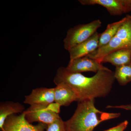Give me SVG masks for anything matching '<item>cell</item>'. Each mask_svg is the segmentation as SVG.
I'll return each instance as SVG.
<instances>
[{"label":"cell","instance_id":"obj_5","mask_svg":"<svg viewBox=\"0 0 131 131\" xmlns=\"http://www.w3.org/2000/svg\"><path fill=\"white\" fill-rule=\"evenodd\" d=\"M47 125L39 123L33 125L27 120L24 112L19 115H12L5 121L1 131H45Z\"/></svg>","mask_w":131,"mask_h":131},{"label":"cell","instance_id":"obj_11","mask_svg":"<svg viewBox=\"0 0 131 131\" xmlns=\"http://www.w3.org/2000/svg\"><path fill=\"white\" fill-rule=\"evenodd\" d=\"M54 88V102L60 106H69L72 102L79 101L77 94L68 84L59 83Z\"/></svg>","mask_w":131,"mask_h":131},{"label":"cell","instance_id":"obj_17","mask_svg":"<svg viewBox=\"0 0 131 131\" xmlns=\"http://www.w3.org/2000/svg\"><path fill=\"white\" fill-rule=\"evenodd\" d=\"M128 124V121L125 120L116 126L103 131H124L127 127Z\"/></svg>","mask_w":131,"mask_h":131},{"label":"cell","instance_id":"obj_16","mask_svg":"<svg viewBox=\"0 0 131 131\" xmlns=\"http://www.w3.org/2000/svg\"><path fill=\"white\" fill-rule=\"evenodd\" d=\"M46 131H66L65 122L61 117L47 125Z\"/></svg>","mask_w":131,"mask_h":131},{"label":"cell","instance_id":"obj_12","mask_svg":"<svg viewBox=\"0 0 131 131\" xmlns=\"http://www.w3.org/2000/svg\"><path fill=\"white\" fill-rule=\"evenodd\" d=\"M131 62V49H121L107 54L103 59L102 63H109L115 67Z\"/></svg>","mask_w":131,"mask_h":131},{"label":"cell","instance_id":"obj_9","mask_svg":"<svg viewBox=\"0 0 131 131\" xmlns=\"http://www.w3.org/2000/svg\"><path fill=\"white\" fill-rule=\"evenodd\" d=\"M101 34L96 32L89 38L74 46L69 51L70 61L86 56L96 50L98 47Z\"/></svg>","mask_w":131,"mask_h":131},{"label":"cell","instance_id":"obj_10","mask_svg":"<svg viewBox=\"0 0 131 131\" xmlns=\"http://www.w3.org/2000/svg\"><path fill=\"white\" fill-rule=\"evenodd\" d=\"M78 1L83 5L102 6L112 16L121 15L127 13L125 0H80Z\"/></svg>","mask_w":131,"mask_h":131},{"label":"cell","instance_id":"obj_1","mask_svg":"<svg viewBox=\"0 0 131 131\" xmlns=\"http://www.w3.org/2000/svg\"><path fill=\"white\" fill-rule=\"evenodd\" d=\"M114 74L108 69L99 71L93 76L87 77L81 73H71L66 68L60 67L57 70L54 82L56 84L63 83L69 85L80 102L107 96L115 80Z\"/></svg>","mask_w":131,"mask_h":131},{"label":"cell","instance_id":"obj_4","mask_svg":"<svg viewBox=\"0 0 131 131\" xmlns=\"http://www.w3.org/2000/svg\"><path fill=\"white\" fill-rule=\"evenodd\" d=\"M101 25V20L97 19L88 24L78 25L70 28L64 39V49L69 51L72 47L87 40L96 32Z\"/></svg>","mask_w":131,"mask_h":131},{"label":"cell","instance_id":"obj_18","mask_svg":"<svg viewBox=\"0 0 131 131\" xmlns=\"http://www.w3.org/2000/svg\"><path fill=\"white\" fill-rule=\"evenodd\" d=\"M106 108H120V109H124V110L131 111V104L126 105H121L119 106L108 105L107 106Z\"/></svg>","mask_w":131,"mask_h":131},{"label":"cell","instance_id":"obj_6","mask_svg":"<svg viewBox=\"0 0 131 131\" xmlns=\"http://www.w3.org/2000/svg\"><path fill=\"white\" fill-rule=\"evenodd\" d=\"M24 112L26 119L31 124L38 122L47 125L61 117L59 114L44 106H30Z\"/></svg>","mask_w":131,"mask_h":131},{"label":"cell","instance_id":"obj_8","mask_svg":"<svg viewBox=\"0 0 131 131\" xmlns=\"http://www.w3.org/2000/svg\"><path fill=\"white\" fill-rule=\"evenodd\" d=\"M54 88H39L33 89L30 94L25 96L24 103L30 106H48L54 102Z\"/></svg>","mask_w":131,"mask_h":131},{"label":"cell","instance_id":"obj_13","mask_svg":"<svg viewBox=\"0 0 131 131\" xmlns=\"http://www.w3.org/2000/svg\"><path fill=\"white\" fill-rule=\"evenodd\" d=\"M25 111L24 105L18 102H2L0 103V129L3 126L7 118L12 115L22 113Z\"/></svg>","mask_w":131,"mask_h":131},{"label":"cell","instance_id":"obj_2","mask_svg":"<svg viewBox=\"0 0 131 131\" xmlns=\"http://www.w3.org/2000/svg\"><path fill=\"white\" fill-rule=\"evenodd\" d=\"M94 103L95 100L78 102L73 116L65 121L66 131H93L102 122L116 118L121 115L100 111L95 107Z\"/></svg>","mask_w":131,"mask_h":131},{"label":"cell","instance_id":"obj_19","mask_svg":"<svg viewBox=\"0 0 131 131\" xmlns=\"http://www.w3.org/2000/svg\"><path fill=\"white\" fill-rule=\"evenodd\" d=\"M127 13L131 11V0H125Z\"/></svg>","mask_w":131,"mask_h":131},{"label":"cell","instance_id":"obj_3","mask_svg":"<svg viewBox=\"0 0 131 131\" xmlns=\"http://www.w3.org/2000/svg\"><path fill=\"white\" fill-rule=\"evenodd\" d=\"M125 18V21L111 41L87 56L101 63L102 59L113 52L121 49H131V16L127 15Z\"/></svg>","mask_w":131,"mask_h":131},{"label":"cell","instance_id":"obj_14","mask_svg":"<svg viewBox=\"0 0 131 131\" xmlns=\"http://www.w3.org/2000/svg\"><path fill=\"white\" fill-rule=\"evenodd\" d=\"M125 20L124 17L119 21L107 25L105 31L101 34L98 48L105 46L111 41L116 35L119 28L122 25Z\"/></svg>","mask_w":131,"mask_h":131},{"label":"cell","instance_id":"obj_7","mask_svg":"<svg viewBox=\"0 0 131 131\" xmlns=\"http://www.w3.org/2000/svg\"><path fill=\"white\" fill-rule=\"evenodd\" d=\"M66 68L71 73H80L86 72L96 73L100 70L108 69L99 61L87 56L70 61Z\"/></svg>","mask_w":131,"mask_h":131},{"label":"cell","instance_id":"obj_15","mask_svg":"<svg viewBox=\"0 0 131 131\" xmlns=\"http://www.w3.org/2000/svg\"><path fill=\"white\" fill-rule=\"evenodd\" d=\"M114 77L121 85L125 86L131 82V62L115 67Z\"/></svg>","mask_w":131,"mask_h":131}]
</instances>
